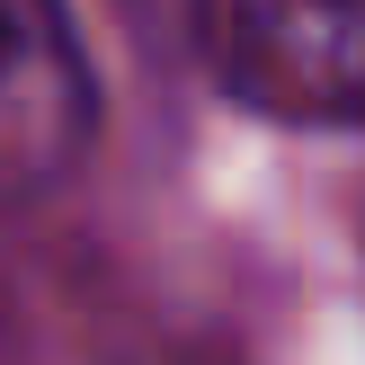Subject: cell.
<instances>
[{
    "mask_svg": "<svg viewBox=\"0 0 365 365\" xmlns=\"http://www.w3.org/2000/svg\"><path fill=\"white\" fill-rule=\"evenodd\" d=\"M214 89L277 125H365V0H196Z\"/></svg>",
    "mask_w": 365,
    "mask_h": 365,
    "instance_id": "6da1fadb",
    "label": "cell"
},
{
    "mask_svg": "<svg viewBox=\"0 0 365 365\" xmlns=\"http://www.w3.org/2000/svg\"><path fill=\"white\" fill-rule=\"evenodd\" d=\"M98 134V81L63 0H0V196H45Z\"/></svg>",
    "mask_w": 365,
    "mask_h": 365,
    "instance_id": "7a4b0ae2",
    "label": "cell"
}]
</instances>
